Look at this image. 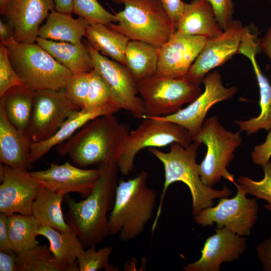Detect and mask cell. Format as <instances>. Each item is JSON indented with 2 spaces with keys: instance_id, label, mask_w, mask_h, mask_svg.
I'll return each instance as SVG.
<instances>
[{
  "instance_id": "cell-34",
  "label": "cell",
  "mask_w": 271,
  "mask_h": 271,
  "mask_svg": "<svg viewBox=\"0 0 271 271\" xmlns=\"http://www.w3.org/2000/svg\"><path fill=\"white\" fill-rule=\"evenodd\" d=\"M96 246L88 247L87 250L83 249L79 254L77 262L79 271H97L105 268L106 270H114L109 264V258L112 249L110 246H104L98 250Z\"/></svg>"
},
{
  "instance_id": "cell-32",
  "label": "cell",
  "mask_w": 271,
  "mask_h": 271,
  "mask_svg": "<svg viewBox=\"0 0 271 271\" xmlns=\"http://www.w3.org/2000/svg\"><path fill=\"white\" fill-rule=\"evenodd\" d=\"M18 271H65L46 244L16 254Z\"/></svg>"
},
{
  "instance_id": "cell-28",
  "label": "cell",
  "mask_w": 271,
  "mask_h": 271,
  "mask_svg": "<svg viewBox=\"0 0 271 271\" xmlns=\"http://www.w3.org/2000/svg\"><path fill=\"white\" fill-rule=\"evenodd\" d=\"M36 91L25 85L9 89L2 97L6 114L10 122L26 134L31 117Z\"/></svg>"
},
{
  "instance_id": "cell-45",
  "label": "cell",
  "mask_w": 271,
  "mask_h": 271,
  "mask_svg": "<svg viewBox=\"0 0 271 271\" xmlns=\"http://www.w3.org/2000/svg\"><path fill=\"white\" fill-rule=\"evenodd\" d=\"M55 10L64 14H71L73 13V0H53Z\"/></svg>"
},
{
  "instance_id": "cell-24",
  "label": "cell",
  "mask_w": 271,
  "mask_h": 271,
  "mask_svg": "<svg viewBox=\"0 0 271 271\" xmlns=\"http://www.w3.org/2000/svg\"><path fill=\"white\" fill-rule=\"evenodd\" d=\"M36 42L73 74L88 73L93 69L91 55L82 41L71 43L38 37Z\"/></svg>"
},
{
  "instance_id": "cell-37",
  "label": "cell",
  "mask_w": 271,
  "mask_h": 271,
  "mask_svg": "<svg viewBox=\"0 0 271 271\" xmlns=\"http://www.w3.org/2000/svg\"><path fill=\"white\" fill-rule=\"evenodd\" d=\"M90 72L73 74L64 87L68 97L80 109H84L86 104Z\"/></svg>"
},
{
  "instance_id": "cell-35",
  "label": "cell",
  "mask_w": 271,
  "mask_h": 271,
  "mask_svg": "<svg viewBox=\"0 0 271 271\" xmlns=\"http://www.w3.org/2000/svg\"><path fill=\"white\" fill-rule=\"evenodd\" d=\"M111 102H113L106 82L97 71L93 69L90 72L89 90L84 109L94 110L103 107Z\"/></svg>"
},
{
  "instance_id": "cell-4",
  "label": "cell",
  "mask_w": 271,
  "mask_h": 271,
  "mask_svg": "<svg viewBox=\"0 0 271 271\" xmlns=\"http://www.w3.org/2000/svg\"><path fill=\"white\" fill-rule=\"evenodd\" d=\"M148 177L142 171L132 179L118 181L108 217V234H118L122 241L128 242L143 233L154 215L157 198L156 191L147 184Z\"/></svg>"
},
{
  "instance_id": "cell-43",
  "label": "cell",
  "mask_w": 271,
  "mask_h": 271,
  "mask_svg": "<svg viewBox=\"0 0 271 271\" xmlns=\"http://www.w3.org/2000/svg\"><path fill=\"white\" fill-rule=\"evenodd\" d=\"M256 251L263 270L271 271V237L261 242L256 247Z\"/></svg>"
},
{
  "instance_id": "cell-14",
  "label": "cell",
  "mask_w": 271,
  "mask_h": 271,
  "mask_svg": "<svg viewBox=\"0 0 271 271\" xmlns=\"http://www.w3.org/2000/svg\"><path fill=\"white\" fill-rule=\"evenodd\" d=\"M202 83L204 91L186 107L171 115L151 117L178 123L186 128L193 137L195 136L201 129L209 109L218 102L231 99L238 91L235 86H224L221 76L217 70L208 73Z\"/></svg>"
},
{
  "instance_id": "cell-31",
  "label": "cell",
  "mask_w": 271,
  "mask_h": 271,
  "mask_svg": "<svg viewBox=\"0 0 271 271\" xmlns=\"http://www.w3.org/2000/svg\"><path fill=\"white\" fill-rule=\"evenodd\" d=\"M41 225L33 215L20 213L8 215L9 237L16 254L39 244L36 237Z\"/></svg>"
},
{
  "instance_id": "cell-17",
  "label": "cell",
  "mask_w": 271,
  "mask_h": 271,
  "mask_svg": "<svg viewBox=\"0 0 271 271\" xmlns=\"http://www.w3.org/2000/svg\"><path fill=\"white\" fill-rule=\"evenodd\" d=\"M31 173L41 186L55 193L65 195L76 192L85 198L92 192L100 170L98 167L86 169L66 162L61 165L51 163L48 169Z\"/></svg>"
},
{
  "instance_id": "cell-16",
  "label": "cell",
  "mask_w": 271,
  "mask_h": 271,
  "mask_svg": "<svg viewBox=\"0 0 271 271\" xmlns=\"http://www.w3.org/2000/svg\"><path fill=\"white\" fill-rule=\"evenodd\" d=\"M208 39L175 31L166 43L158 48L159 59L155 75L175 79L185 78Z\"/></svg>"
},
{
  "instance_id": "cell-47",
  "label": "cell",
  "mask_w": 271,
  "mask_h": 271,
  "mask_svg": "<svg viewBox=\"0 0 271 271\" xmlns=\"http://www.w3.org/2000/svg\"><path fill=\"white\" fill-rule=\"evenodd\" d=\"M14 38L13 33L11 27L8 23H5L2 19L0 20V39L1 42H5Z\"/></svg>"
},
{
  "instance_id": "cell-10",
  "label": "cell",
  "mask_w": 271,
  "mask_h": 271,
  "mask_svg": "<svg viewBox=\"0 0 271 271\" xmlns=\"http://www.w3.org/2000/svg\"><path fill=\"white\" fill-rule=\"evenodd\" d=\"M237 194L232 198H220L214 207L201 210L194 216L195 221L203 226L225 227L239 236H249L257 218L258 205L254 198H247L242 186L235 182Z\"/></svg>"
},
{
  "instance_id": "cell-49",
  "label": "cell",
  "mask_w": 271,
  "mask_h": 271,
  "mask_svg": "<svg viewBox=\"0 0 271 271\" xmlns=\"http://www.w3.org/2000/svg\"><path fill=\"white\" fill-rule=\"evenodd\" d=\"M111 1V2L115 3V4H120V0H110Z\"/></svg>"
},
{
  "instance_id": "cell-39",
  "label": "cell",
  "mask_w": 271,
  "mask_h": 271,
  "mask_svg": "<svg viewBox=\"0 0 271 271\" xmlns=\"http://www.w3.org/2000/svg\"><path fill=\"white\" fill-rule=\"evenodd\" d=\"M213 9L216 19L224 31L228 27L234 14V5L233 0H207Z\"/></svg>"
},
{
  "instance_id": "cell-11",
  "label": "cell",
  "mask_w": 271,
  "mask_h": 271,
  "mask_svg": "<svg viewBox=\"0 0 271 271\" xmlns=\"http://www.w3.org/2000/svg\"><path fill=\"white\" fill-rule=\"evenodd\" d=\"M78 109L80 108L64 88L36 91L26 134L33 143L45 141L53 136L69 115Z\"/></svg>"
},
{
  "instance_id": "cell-27",
  "label": "cell",
  "mask_w": 271,
  "mask_h": 271,
  "mask_svg": "<svg viewBox=\"0 0 271 271\" xmlns=\"http://www.w3.org/2000/svg\"><path fill=\"white\" fill-rule=\"evenodd\" d=\"M64 196L41 186L33 203L32 215L41 225L51 227L61 232L73 230L64 218L61 208Z\"/></svg>"
},
{
  "instance_id": "cell-15",
  "label": "cell",
  "mask_w": 271,
  "mask_h": 271,
  "mask_svg": "<svg viewBox=\"0 0 271 271\" xmlns=\"http://www.w3.org/2000/svg\"><path fill=\"white\" fill-rule=\"evenodd\" d=\"M0 212L32 215L41 185L28 170L0 165Z\"/></svg>"
},
{
  "instance_id": "cell-23",
  "label": "cell",
  "mask_w": 271,
  "mask_h": 271,
  "mask_svg": "<svg viewBox=\"0 0 271 271\" xmlns=\"http://www.w3.org/2000/svg\"><path fill=\"white\" fill-rule=\"evenodd\" d=\"M180 33L211 38L220 35V27L213 8L207 0H192L186 3L176 26Z\"/></svg>"
},
{
  "instance_id": "cell-20",
  "label": "cell",
  "mask_w": 271,
  "mask_h": 271,
  "mask_svg": "<svg viewBox=\"0 0 271 271\" xmlns=\"http://www.w3.org/2000/svg\"><path fill=\"white\" fill-rule=\"evenodd\" d=\"M206 240L196 261L183 267L184 271H218L220 264L238 259L246 248V239L225 227L215 229Z\"/></svg>"
},
{
  "instance_id": "cell-33",
  "label": "cell",
  "mask_w": 271,
  "mask_h": 271,
  "mask_svg": "<svg viewBox=\"0 0 271 271\" xmlns=\"http://www.w3.org/2000/svg\"><path fill=\"white\" fill-rule=\"evenodd\" d=\"M73 13L90 25L107 26L117 22L115 14L107 11L97 0H73Z\"/></svg>"
},
{
  "instance_id": "cell-38",
  "label": "cell",
  "mask_w": 271,
  "mask_h": 271,
  "mask_svg": "<svg viewBox=\"0 0 271 271\" xmlns=\"http://www.w3.org/2000/svg\"><path fill=\"white\" fill-rule=\"evenodd\" d=\"M24 85L10 61L6 46L0 44V97L9 89Z\"/></svg>"
},
{
  "instance_id": "cell-1",
  "label": "cell",
  "mask_w": 271,
  "mask_h": 271,
  "mask_svg": "<svg viewBox=\"0 0 271 271\" xmlns=\"http://www.w3.org/2000/svg\"><path fill=\"white\" fill-rule=\"evenodd\" d=\"M128 124L119 121L114 113L87 122L66 141L56 146L61 156L68 155L75 166H88L117 162L129 133Z\"/></svg>"
},
{
  "instance_id": "cell-12",
  "label": "cell",
  "mask_w": 271,
  "mask_h": 271,
  "mask_svg": "<svg viewBox=\"0 0 271 271\" xmlns=\"http://www.w3.org/2000/svg\"><path fill=\"white\" fill-rule=\"evenodd\" d=\"M85 43L91 55L93 69L97 71L106 82L112 102L140 118L145 114L143 100L138 96L137 83L126 66L110 59L97 51L89 44Z\"/></svg>"
},
{
  "instance_id": "cell-9",
  "label": "cell",
  "mask_w": 271,
  "mask_h": 271,
  "mask_svg": "<svg viewBox=\"0 0 271 271\" xmlns=\"http://www.w3.org/2000/svg\"><path fill=\"white\" fill-rule=\"evenodd\" d=\"M137 89L144 104V115L148 116L174 114L202 93L200 86L190 83L185 78L156 75L138 82Z\"/></svg>"
},
{
  "instance_id": "cell-46",
  "label": "cell",
  "mask_w": 271,
  "mask_h": 271,
  "mask_svg": "<svg viewBox=\"0 0 271 271\" xmlns=\"http://www.w3.org/2000/svg\"><path fill=\"white\" fill-rule=\"evenodd\" d=\"M260 47L271 63V26L268 28L264 36L260 40Z\"/></svg>"
},
{
  "instance_id": "cell-22",
  "label": "cell",
  "mask_w": 271,
  "mask_h": 271,
  "mask_svg": "<svg viewBox=\"0 0 271 271\" xmlns=\"http://www.w3.org/2000/svg\"><path fill=\"white\" fill-rule=\"evenodd\" d=\"M121 109L114 102L96 109H80L72 112L57 132L50 138L38 143H33L30 154L32 165L47 154L53 147L67 140L82 126L91 119L109 113H115Z\"/></svg>"
},
{
  "instance_id": "cell-7",
  "label": "cell",
  "mask_w": 271,
  "mask_h": 271,
  "mask_svg": "<svg viewBox=\"0 0 271 271\" xmlns=\"http://www.w3.org/2000/svg\"><path fill=\"white\" fill-rule=\"evenodd\" d=\"M240 132H232L226 129L213 116L205 119L199 131L193 137L192 141L207 147L205 158L198 165L202 182L212 187L222 178L234 183V176L226 167L234 157V153L241 144Z\"/></svg>"
},
{
  "instance_id": "cell-6",
  "label": "cell",
  "mask_w": 271,
  "mask_h": 271,
  "mask_svg": "<svg viewBox=\"0 0 271 271\" xmlns=\"http://www.w3.org/2000/svg\"><path fill=\"white\" fill-rule=\"evenodd\" d=\"M120 4L124 9L114 13L117 24L107 26L129 40L144 41L158 48L176 31L159 0H120Z\"/></svg>"
},
{
  "instance_id": "cell-18",
  "label": "cell",
  "mask_w": 271,
  "mask_h": 271,
  "mask_svg": "<svg viewBox=\"0 0 271 271\" xmlns=\"http://www.w3.org/2000/svg\"><path fill=\"white\" fill-rule=\"evenodd\" d=\"M55 10L53 0H9L2 15L20 43H34L40 26Z\"/></svg>"
},
{
  "instance_id": "cell-26",
  "label": "cell",
  "mask_w": 271,
  "mask_h": 271,
  "mask_svg": "<svg viewBox=\"0 0 271 271\" xmlns=\"http://www.w3.org/2000/svg\"><path fill=\"white\" fill-rule=\"evenodd\" d=\"M90 25L85 19L74 18L71 14L52 11L39 31V37L53 41L79 43Z\"/></svg>"
},
{
  "instance_id": "cell-2",
  "label": "cell",
  "mask_w": 271,
  "mask_h": 271,
  "mask_svg": "<svg viewBox=\"0 0 271 271\" xmlns=\"http://www.w3.org/2000/svg\"><path fill=\"white\" fill-rule=\"evenodd\" d=\"M100 176L91 194L76 202L66 199L69 225L84 247L96 246L108 234V217L114 203L119 169L117 163L98 165Z\"/></svg>"
},
{
  "instance_id": "cell-30",
  "label": "cell",
  "mask_w": 271,
  "mask_h": 271,
  "mask_svg": "<svg viewBox=\"0 0 271 271\" xmlns=\"http://www.w3.org/2000/svg\"><path fill=\"white\" fill-rule=\"evenodd\" d=\"M158 48L144 41L130 40L125 51V66L138 82L155 75Z\"/></svg>"
},
{
  "instance_id": "cell-29",
  "label": "cell",
  "mask_w": 271,
  "mask_h": 271,
  "mask_svg": "<svg viewBox=\"0 0 271 271\" xmlns=\"http://www.w3.org/2000/svg\"><path fill=\"white\" fill-rule=\"evenodd\" d=\"M85 37L97 51L125 65V51L130 40L126 36L106 25L98 24L89 25Z\"/></svg>"
},
{
  "instance_id": "cell-19",
  "label": "cell",
  "mask_w": 271,
  "mask_h": 271,
  "mask_svg": "<svg viewBox=\"0 0 271 271\" xmlns=\"http://www.w3.org/2000/svg\"><path fill=\"white\" fill-rule=\"evenodd\" d=\"M259 43L257 34L246 29L242 35L238 52L250 61L259 89V115L247 120H236L234 122L239 127V131H245L248 135L262 129L268 131L271 128V85L262 73L256 61V55L261 51Z\"/></svg>"
},
{
  "instance_id": "cell-5",
  "label": "cell",
  "mask_w": 271,
  "mask_h": 271,
  "mask_svg": "<svg viewBox=\"0 0 271 271\" xmlns=\"http://www.w3.org/2000/svg\"><path fill=\"white\" fill-rule=\"evenodd\" d=\"M1 43L24 84L35 91L64 88L73 75L37 43H20L14 38Z\"/></svg>"
},
{
  "instance_id": "cell-21",
  "label": "cell",
  "mask_w": 271,
  "mask_h": 271,
  "mask_svg": "<svg viewBox=\"0 0 271 271\" xmlns=\"http://www.w3.org/2000/svg\"><path fill=\"white\" fill-rule=\"evenodd\" d=\"M33 142L9 120L0 101V161L15 168L28 170L32 164L30 154Z\"/></svg>"
},
{
  "instance_id": "cell-36",
  "label": "cell",
  "mask_w": 271,
  "mask_h": 271,
  "mask_svg": "<svg viewBox=\"0 0 271 271\" xmlns=\"http://www.w3.org/2000/svg\"><path fill=\"white\" fill-rule=\"evenodd\" d=\"M264 177L260 181H255L246 176H240L237 183L241 185L246 194L266 201L264 208L271 211V162L262 166Z\"/></svg>"
},
{
  "instance_id": "cell-3",
  "label": "cell",
  "mask_w": 271,
  "mask_h": 271,
  "mask_svg": "<svg viewBox=\"0 0 271 271\" xmlns=\"http://www.w3.org/2000/svg\"><path fill=\"white\" fill-rule=\"evenodd\" d=\"M199 145L192 142L187 147L177 143L170 145L169 152H162L156 148H149V152L163 164L165 181L159 204L152 227L153 233L160 217L165 194L169 187L176 182H182L190 190L192 198V213L197 215L202 209L212 206L213 200L230 195L231 191L226 186L218 190L205 185L201 181L196 163Z\"/></svg>"
},
{
  "instance_id": "cell-40",
  "label": "cell",
  "mask_w": 271,
  "mask_h": 271,
  "mask_svg": "<svg viewBox=\"0 0 271 271\" xmlns=\"http://www.w3.org/2000/svg\"><path fill=\"white\" fill-rule=\"evenodd\" d=\"M271 157V128L264 143L254 147L251 157L254 164L262 166L269 161Z\"/></svg>"
},
{
  "instance_id": "cell-13",
  "label": "cell",
  "mask_w": 271,
  "mask_h": 271,
  "mask_svg": "<svg viewBox=\"0 0 271 271\" xmlns=\"http://www.w3.org/2000/svg\"><path fill=\"white\" fill-rule=\"evenodd\" d=\"M245 28L240 21L233 19L220 35L208 39L185 78L200 86L211 70L221 66L238 53Z\"/></svg>"
},
{
  "instance_id": "cell-44",
  "label": "cell",
  "mask_w": 271,
  "mask_h": 271,
  "mask_svg": "<svg viewBox=\"0 0 271 271\" xmlns=\"http://www.w3.org/2000/svg\"><path fill=\"white\" fill-rule=\"evenodd\" d=\"M0 271H18L16 253L0 251Z\"/></svg>"
},
{
  "instance_id": "cell-48",
  "label": "cell",
  "mask_w": 271,
  "mask_h": 271,
  "mask_svg": "<svg viewBox=\"0 0 271 271\" xmlns=\"http://www.w3.org/2000/svg\"><path fill=\"white\" fill-rule=\"evenodd\" d=\"M9 0H0V13L2 15Z\"/></svg>"
},
{
  "instance_id": "cell-42",
  "label": "cell",
  "mask_w": 271,
  "mask_h": 271,
  "mask_svg": "<svg viewBox=\"0 0 271 271\" xmlns=\"http://www.w3.org/2000/svg\"><path fill=\"white\" fill-rule=\"evenodd\" d=\"M0 251L15 253L11 242L8 228V215L0 213Z\"/></svg>"
},
{
  "instance_id": "cell-41",
  "label": "cell",
  "mask_w": 271,
  "mask_h": 271,
  "mask_svg": "<svg viewBox=\"0 0 271 271\" xmlns=\"http://www.w3.org/2000/svg\"><path fill=\"white\" fill-rule=\"evenodd\" d=\"M173 24L176 26L186 3L182 0H159Z\"/></svg>"
},
{
  "instance_id": "cell-8",
  "label": "cell",
  "mask_w": 271,
  "mask_h": 271,
  "mask_svg": "<svg viewBox=\"0 0 271 271\" xmlns=\"http://www.w3.org/2000/svg\"><path fill=\"white\" fill-rule=\"evenodd\" d=\"M138 127L129 132L122 153L117 162L119 172L126 176L132 172L137 154L146 148H159L177 143L187 147L193 136L183 126L171 121L143 115Z\"/></svg>"
},
{
  "instance_id": "cell-25",
  "label": "cell",
  "mask_w": 271,
  "mask_h": 271,
  "mask_svg": "<svg viewBox=\"0 0 271 271\" xmlns=\"http://www.w3.org/2000/svg\"><path fill=\"white\" fill-rule=\"evenodd\" d=\"M38 234L48 240L51 253L65 271L79 270L77 259L84 249V246L74 230L61 232L51 227L41 225Z\"/></svg>"
}]
</instances>
